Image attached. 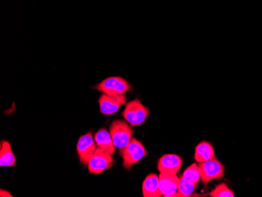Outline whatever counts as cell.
<instances>
[{
  "instance_id": "ac0fdd59",
  "label": "cell",
  "mask_w": 262,
  "mask_h": 197,
  "mask_svg": "<svg viewBox=\"0 0 262 197\" xmlns=\"http://www.w3.org/2000/svg\"><path fill=\"white\" fill-rule=\"evenodd\" d=\"M0 196L12 197L13 195H12V194L9 192L8 191L1 189V190H0Z\"/></svg>"
},
{
  "instance_id": "5b68a950",
  "label": "cell",
  "mask_w": 262,
  "mask_h": 197,
  "mask_svg": "<svg viewBox=\"0 0 262 197\" xmlns=\"http://www.w3.org/2000/svg\"><path fill=\"white\" fill-rule=\"evenodd\" d=\"M201 181L207 184L212 180L221 179L225 173V167L217 159H211L199 164Z\"/></svg>"
},
{
  "instance_id": "6da1fadb",
  "label": "cell",
  "mask_w": 262,
  "mask_h": 197,
  "mask_svg": "<svg viewBox=\"0 0 262 197\" xmlns=\"http://www.w3.org/2000/svg\"><path fill=\"white\" fill-rule=\"evenodd\" d=\"M110 133L115 147L119 149L124 148L133 139V129L124 120H114L110 126Z\"/></svg>"
},
{
  "instance_id": "3957f363",
  "label": "cell",
  "mask_w": 262,
  "mask_h": 197,
  "mask_svg": "<svg viewBox=\"0 0 262 197\" xmlns=\"http://www.w3.org/2000/svg\"><path fill=\"white\" fill-rule=\"evenodd\" d=\"M120 154L123 158V167L129 170L147 155V151L141 142L133 138L124 148L120 149Z\"/></svg>"
},
{
  "instance_id": "4fadbf2b",
  "label": "cell",
  "mask_w": 262,
  "mask_h": 197,
  "mask_svg": "<svg viewBox=\"0 0 262 197\" xmlns=\"http://www.w3.org/2000/svg\"><path fill=\"white\" fill-rule=\"evenodd\" d=\"M214 157H215L214 150H213V145L210 142L206 141L200 142L195 148V160L198 162L199 164L211 160Z\"/></svg>"
},
{
  "instance_id": "9c48e42d",
  "label": "cell",
  "mask_w": 262,
  "mask_h": 197,
  "mask_svg": "<svg viewBox=\"0 0 262 197\" xmlns=\"http://www.w3.org/2000/svg\"><path fill=\"white\" fill-rule=\"evenodd\" d=\"M127 98L125 95L111 96L103 94L98 100L100 111L104 116H111L117 113L122 105L126 104Z\"/></svg>"
},
{
  "instance_id": "30bf717a",
  "label": "cell",
  "mask_w": 262,
  "mask_h": 197,
  "mask_svg": "<svg viewBox=\"0 0 262 197\" xmlns=\"http://www.w3.org/2000/svg\"><path fill=\"white\" fill-rule=\"evenodd\" d=\"M183 164V160L175 154H166L163 156L158 162L159 171L160 173H177Z\"/></svg>"
},
{
  "instance_id": "7c38bea8",
  "label": "cell",
  "mask_w": 262,
  "mask_h": 197,
  "mask_svg": "<svg viewBox=\"0 0 262 197\" xmlns=\"http://www.w3.org/2000/svg\"><path fill=\"white\" fill-rule=\"evenodd\" d=\"M94 141H95L97 146L100 149L103 150L104 152H108L111 155L115 154L116 147L113 144L110 132L105 128L101 129L95 134Z\"/></svg>"
},
{
  "instance_id": "8fae6325",
  "label": "cell",
  "mask_w": 262,
  "mask_h": 197,
  "mask_svg": "<svg viewBox=\"0 0 262 197\" xmlns=\"http://www.w3.org/2000/svg\"><path fill=\"white\" fill-rule=\"evenodd\" d=\"M143 196L160 197L162 194L160 189V179L156 173H150L142 184Z\"/></svg>"
},
{
  "instance_id": "8992f818",
  "label": "cell",
  "mask_w": 262,
  "mask_h": 197,
  "mask_svg": "<svg viewBox=\"0 0 262 197\" xmlns=\"http://www.w3.org/2000/svg\"><path fill=\"white\" fill-rule=\"evenodd\" d=\"M113 157L111 154L97 148L88 164V170L93 174H100L104 170L111 168L113 166Z\"/></svg>"
},
{
  "instance_id": "277c9868",
  "label": "cell",
  "mask_w": 262,
  "mask_h": 197,
  "mask_svg": "<svg viewBox=\"0 0 262 197\" xmlns=\"http://www.w3.org/2000/svg\"><path fill=\"white\" fill-rule=\"evenodd\" d=\"M100 92L111 96L125 95L130 91L131 86L126 79L120 76H110L106 78L95 86Z\"/></svg>"
},
{
  "instance_id": "ba28073f",
  "label": "cell",
  "mask_w": 262,
  "mask_h": 197,
  "mask_svg": "<svg viewBox=\"0 0 262 197\" xmlns=\"http://www.w3.org/2000/svg\"><path fill=\"white\" fill-rule=\"evenodd\" d=\"M160 189L162 195L166 197H181L178 193L180 179L176 173H160Z\"/></svg>"
},
{
  "instance_id": "e0dca14e",
  "label": "cell",
  "mask_w": 262,
  "mask_h": 197,
  "mask_svg": "<svg viewBox=\"0 0 262 197\" xmlns=\"http://www.w3.org/2000/svg\"><path fill=\"white\" fill-rule=\"evenodd\" d=\"M211 197H234L235 194L228 187L226 184H221L217 185L210 194Z\"/></svg>"
},
{
  "instance_id": "5bb4252c",
  "label": "cell",
  "mask_w": 262,
  "mask_h": 197,
  "mask_svg": "<svg viewBox=\"0 0 262 197\" xmlns=\"http://www.w3.org/2000/svg\"><path fill=\"white\" fill-rule=\"evenodd\" d=\"M15 156L12 152L11 145L7 141L1 142L0 148V166L1 167H14Z\"/></svg>"
},
{
  "instance_id": "7a4b0ae2",
  "label": "cell",
  "mask_w": 262,
  "mask_h": 197,
  "mask_svg": "<svg viewBox=\"0 0 262 197\" xmlns=\"http://www.w3.org/2000/svg\"><path fill=\"white\" fill-rule=\"evenodd\" d=\"M149 113L148 107L143 105L139 99H134L126 103L123 117L130 126H139L145 123Z\"/></svg>"
},
{
  "instance_id": "2e32d148",
  "label": "cell",
  "mask_w": 262,
  "mask_h": 197,
  "mask_svg": "<svg viewBox=\"0 0 262 197\" xmlns=\"http://www.w3.org/2000/svg\"><path fill=\"white\" fill-rule=\"evenodd\" d=\"M183 179L189 181V182L198 183L201 180V176H200V168L199 165L193 164L185 170L182 176Z\"/></svg>"
},
{
  "instance_id": "52a82bcc",
  "label": "cell",
  "mask_w": 262,
  "mask_h": 197,
  "mask_svg": "<svg viewBox=\"0 0 262 197\" xmlns=\"http://www.w3.org/2000/svg\"><path fill=\"white\" fill-rule=\"evenodd\" d=\"M77 154L79 160L84 165H88L91 157L96 151V143L91 133L82 135L77 143Z\"/></svg>"
},
{
  "instance_id": "9a60e30c",
  "label": "cell",
  "mask_w": 262,
  "mask_h": 197,
  "mask_svg": "<svg viewBox=\"0 0 262 197\" xmlns=\"http://www.w3.org/2000/svg\"><path fill=\"white\" fill-rule=\"evenodd\" d=\"M197 186H198V183L189 182L182 177L180 179L178 192L181 197H190L195 192Z\"/></svg>"
}]
</instances>
